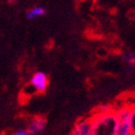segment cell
Returning a JSON list of instances; mask_svg holds the SVG:
<instances>
[{
  "label": "cell",
  "instance_id": "obj_1",
  "mask_svg": "<svg viewBox=\"0 0 135 135\" xmlns=\"http://www.w3.org/2000/svg\"><path fill=\"white\" fill-rule=\"evenodd\" d=\"M90 122L91 135H114L117 123L114 110L109 112H94L90 117Z\"/></svg>",
  "mask_w": 135,
  "mask_h": 135
},
{
  "label": "cell",
  "instance_id": "obj_2",
  "mask_svg": "<svg viewBox=\"0 0 135 135\" xmlns=\"http://www.w3.org/2000/svg\"><path fill=\"white\" fill-rule=\"evenodd\" d=\"M117 117L114 135H133L131 125H130V114H131V105L125 104L114 109Z\"/></svg>",
  "mask_w": 135,
  "mask_h": 135
},
{
  "label": "cell",
  "instance_id": "obj_3",
  "mask_svg": "<svg viewBox=\"0 0 135 135\" xmlns=\"http://www.w3.org/2000/svg\"><path fill=\"white\" fill-rule=\"evenodd\" d=\"M50 85L49 76L44 71H36L30 78V86L35 92L44 93Z\"/></svg>",
  "mask_w": 135,
  "mask_h": 135
},
{
  "label": "cell",
  "instance_id": "obj_4",
  "mask_svg": "<svg viewBox=\"0 0 135 135\" xmlns=\"http://www.w3.org/2000/svg\"><path fill=\"white\" fill-rule=\"evenodd\" d=\"M46 123H47L46 122V119L44 117H41V115L34 117L29 122L28 127H26V131H28L31 135L40 134V133H42L45 130Z\"/></svg>",
  "mask_w": 135,
  "mask_h": 135
},
{
  "label": "cell",
  "instance_id": "obj_5",
  "mask_svg": "<svg viewBox=\"0 0 135 135\" xmlns=\"http://www.w3.org/2000/svg\"><path fill=\"white\" fill-rule=\"evenodd\" d=\"M69 135H91V122L90 118L79 120L74 125Z\"/></svg>",
  "mask_w": 135,
  "mask_h": 135
},
{
  "label": "cell",
  "instance_id": "obj_6",
  "mask_svg": "<svg viewBox=\"0 0 135 135\" xmlns=\"http://www.w3.org/2000/svg\"><path fill=\"white\" fill-rule=\"evenodd\" d=\"M123 63L126 65V70L127 71H133L135 69V53L131 51H126L122 55Z\"/></svg>",
  "mask_w": 135,
  "mask_h": 135
},
{
  "label": "cell",
  "instance_id": "obj_7",
  "mask_svg": "<svg viewBox=\"0 0 135 135\" xmlns=\"http://www.w3.org/2000/svg\"><path fill=\"white\" fill-rule=\"evenodd\" d=\"M45 15H46V9L44 7L36 6V7L31 8L30 10H28V12H26V19L28 20H35V19L41 18Z\"/></svg>",
  "mask_w": 135,
  "mask_h": 135
},
{
  "label": "cell",
  "instance_id": "obj_8",
  "mask_svg": "<svg viewBox=\"0 0 135 135\" xmlns=\"http://www.w3.org/2000/svg\"><path fill=\"white\" fill-rule=\"evenodd\" d=\"M130 125L132 134L135 135V104L131 105V114H130Z\"/></svg>",
  "mask_w": 135,
  "mask_h": 135
},
{
  "label": "cell",
  "instance_id": "obj_9",
  "mask_svg": "<svg viewBox=\"0 0 135 135\" xmlns=\"http://www.w3.org/2000/svg\"><path fill=\"white\" fill-rule=\"evenodd\" d=\"M112 110H114V108L111 104L105 103V104H100L94 112H109V111H112Z\"/></svg>",
  "mask_w": 135,
  "mask_h": 135
},
{
  "label": "cell",
  "instance_id": "obj_10",
  "mask_svg": "<svg viewBox=\"0 0 135 135\" xmlns=\"http://www.w3.org/2000/svg\"><path fill=\"white\" fill-rule=\"evenodd\" d=\"M12 135H31L26 130H19V131H16Z\"/></svg>",
  "mask_w": 135,
  "mask_h": 135
},
{
  "label": "cell",
  "instance_id": "obj_11",
  "mask_svg": "<svg viewBox=\"0 0 135 135\" xmlns=\"http://www.w3.org/2000/svg\"><path fill=\"white\" fill-rule=\"evenodd\" d=\"M7 1H8V3H9V4H11V6L17 4V3H18V0H7Z\"/></svg>",
  "mask_w": 135,
  "mask_h": 135
}]
</instances>
